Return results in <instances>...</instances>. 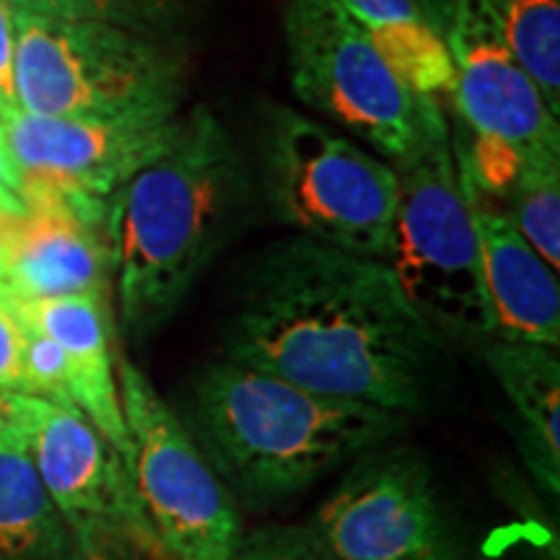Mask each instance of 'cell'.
Returning <instances> with one entry per match:
<instances>
[{
	"label": "cell",
	"mask_w": 560,
	"mask_h": 560,
	"mask_svg": "<svg viewBox=\"0 0 560 560\" xmlns=\"http://www.w3.org/2000/svg\"><path fill=\"white\" fill-rule=\"evenodd\" d=\"M444 350L387 262L306 236L249 265L226 327L229 361L402 416L425 408Z\"/></svg>",
	"instance_id": "1"
},
{
	"label": "cell",
	"mask_w": 560,
	"mask_h": 560,
	"mask_svg": "<svg viewBox=\"0 0 560 560\" xmlns=\"http://www.w3.org/2000/svg\"><path fill=\"white\" fill-rule=\"evenodd\" d=\"M234 140L208 107L177 117L166 143L107 200L117 310L132 338L156 332L234 229L244 202Z\"/></svg>",
	"instance_id": "2"
},
{
	"label": "cell",
	"mask_w": 560,
	"mask_h": 560,
	"mask_svg": "<svg viewBox=\"0 0 560 560\" xmlns=\"http://www.w3.org/2000/svg\"><path fill=\"white\" fill-rule=\"evenodd\" d=\"M402 425V412L317 395L229 359L202 369L192 395L200 452L252 503L314 486Z\"/></svg>",
	"instance_id": "3"
},
{
	"label": "cell",
	"mask_w": 560,
	"mask_h": 560,
	"mask_svg": "<svg viewBox=\"0 0 560 560\" xmlns=\"http://www.w3.org/2000/svg\"><path fill=\"white\" fill-rule=\"evenodd\" d=\"M392 166L397 210L384 262L412 310L441 338L490 340L478 229L441 104L425 102L416 140Z\"/></svg>",
	"instance_id": "4"
},
{
	"label": "cell",
	"mask_w": 560,
	"mask_h": 560,
	"mask_svg": "<svg viewBox=\"0 0 560 560\" xmlns=\"http://www.w3.org/2000/svg\"><path fill=\"white\" fill-rule=\"evenodd\" d=\"M19 109L83 120H172L185 70L166 39L94 19L13 9Z\"/></svg>",
	"instance_id": "5"
},
{
	"label": "cell",
	"mask_w": 560,
	"mask_h": 560,
	"mask_svg": "<svg viewBox=\"0 0 560 560\" xmlns=\"http://www.w3.org/2000/svg\"><path fill=\"white\" fill-rule=\"evenodd\" d=\"M452 58V140L459 177L470 190L503 202L529 156L560 153L558 117L509 47L490 0H452L444 21Z\"/></svg>",
	"instance_id": "6"
},
{
	"label": "cell",
	"mask_w": 560,
	"mask_h": 560,
	"mask_svg": "<svg viewBox=\"0 0 560 560\" xmlns=\"http://www.w3.org/2000/svg\"><path fill=\"white\" fill-rule=\"evenodd\" d=\"M265 172L278 215L306 240L387 260L397 210V172L296 109L270 112Z\"/></svg>",
	"instance_id": "7"
},
{
	"label": "cell",
	"mask_w": 560,
	"mask_h": 560,
	"mask_svg": "<svg viewBox=\"0 0 560 560\" xmlns=\"http://www.w3.org/2000/svg\"><path fill=\"white\" fill-rule=\"evenodd\" d=\"M283 37L296 100L397 161L418 136L423 96L392 73L340 0H285Z\"/></svg>",
	"instance_id": "8"
},
{
	"label": "cell",
	"mask_w": 560,
	"mask_h": 560,
	"mask_svg": "<svg viewBox=\"0 0 560 560\" xmlns=\"http://www.w3.org/2000/svg\"><path fill=\"white\" fill-rule=\"evenodd\" d=\"M130 478L166 560H231L242 540L234 495L192 433L130 361L117 366Z\"/></svg>",
	"instance_id": "9"
},
{
	"label": "cell",
	"mask_w": 560,
	"mask_h": 560,
	"mask_svg": "<svg viewBox=\"0 0 560 560\" xmlns=\"http://www.w3.org/2000/svg\"><path fill=\"white\" fill-rule=\"evenodd\" d=\"M26 457L73 537L81 560H166L130 470L79 408L19 395Z\"/></svg>",
	"instance_id": "10"
},
{
	"label": "cell",
	"mask_w": 560,
	"mask_h": 560,
	"mask_svg": "<svg viewBox=\"0 0 560 560\" xmlns=\"http://www.w3.org/2000/svg\"><path fill=\"white\" fill-rule=\"evenodd\" d=\"M340 560H462L416 452H369L314 516Z\"/></svg>",
	"instance_id": "11"
},
{
	"label": "cell",
	"mask_w": 560,
	"mask_h": 560,
	"mask_svg": "<svg viewBox=\"0 0 560 560\" xmlns=\"http://www.w3.org/2000/svg\"><path fill=\"white\" fill-rule=\"evenodd\" d=\"M179 117V115H177ZM172 120H83L24 109L0 115L21 177L19 198L58 195L107 206L112 192L166 143Z\"/></svg>",
	"instance_id": "12"
},
{
	"label": "cell",
	"mask_w": 560,
	"mask_h": 560,
	"mask_svg": "<svg viewBox=\"0 0 560 560\" xmlns=\"http://www.w3.org/2000/svg\"><path fill=\"white\" fill-rule=\"evenodd\" d=\"M21 202V213H0V299L107 296V206L58 195H30Z\"/></svg>",
	"instance_id": "13"
},
{
	"label": "cell",
	"mask_w": 560,
	"mask_h": 560,
	"mask_svg": "<svg viewBox=\"0 0 560 560\" xmlns=\"http://www.w3.org/2000/svg\"><path fill=\"white\" fill-rule=\"evenodd\" d=\"M478 229L482 289L495 340L558 348V272L537 255L499 202L462 182Z\"/></svg>",
	"instance_id": "14"
},
{
	"label": "cell",
	"mask_w": 560,
	"mask_h": 560,
	"mask_svg": "<svg viewBox=\"0 0 560 560\" xmlns=\"http://www.w3.org/2000/svg\"><path fill=\"white\" fill-rule=\"evenodd\" d=\"M3 301L21 327L58 342L70 361V400L115 446L130 470V436L125 425L107 296H60Z\"/></svg>",
	"instance_id": "15"
},
{
	"label": "cell",
	"mask_w": 560,
	"mask_h": 560,
	"mask_svg": "<svg viewBox=\"0 0 560 560\" xmlns=\"http://www.w3.org/2000/svg\"><path fill=\"white\" fill-rule=\"evenodd\" d=\"M488 369L522 423L524 459L550 495L560 493V361L558 348L490 338Z\"/></svg>",
	"instance_id": "16"
},
{
	"label": "cell",
	"mask_w": 560,
	"mask_h": 560,
	"mask_svg": "<svg viewBox=\"0 0 560 560\" xmlns=\"http://www.w3.org/2000/svg\"><path fill=\"white\" fill-rule=\"evenodd\" d=\"M380 50L392 73L416 96L444 107L452 102L454 70L446 42L418 0H340Z\"/></svg>",
	"instance_id": "17"
},
{
	"label": "cell",
	"mask_w": 560,
	"mask_h": 560,
	"mask_svg": "<svg viewBox=\"0 0 560 560\" xmlns=\"http://www.w3.org/2000/svg\"><path fill=\"white\" fill-rule=\"evenodd\" d=\"M0 560H81L26 454L0 452Z\"/></svg>",
	"instance_id": "18"
},
{
	"label": "cell",
	"mask_w": 560,
	"mask_h": 560,
	"mask_svg": "<svg viewBox=\"0 0 560 560\" xmlns=\"http://www.w3.org/2000/svg\"><path fill=\"white\" fill-rule=\"evenodd\" d=\"M509 47L540 89L545 104L560 109V0H490Z\"/></svg>",
	"instance_id": "19"
},
{
	"label": "cell",
	"mask_w": 560,
	"mask_h": 560,
	"mask_svg": "<svg viewBox=\"0 0 560 560\" xmlns=\"http://www.w3.org/2000/svg\"><path fill=\"white\" fill-rule=\"evenodd\" d=\"M506 215L537 255L560 268V153L529 156L509 187Z\"/></svg>",
	"instance_id": "20"
},
{
	"label": "cell",
	"mask_w": 560,
	"mask_h": 560,
	"mask_svg": "<svg viewBox=\"0 0 560 560\" xmlns=\"http://www.w3.org/2000/svg\"><path fill=\"white\" fill-rule=\"evenodd\" d=\"M19 11L60 19H94L145 37L172 39L187 0H5Z\"/></svg>",
	"instance_id": "21"
},
{
	"label": "cell",
	"mask_w": 560,
	"mask_h": 560,
	"mask_svg": "<svg viewBox=\"0 0 560 560\" xmlns=\"http://www.w3.org/2000/svg\"><path fill=\"white\" fill-rule=\"evenodd\" d=\"M24 380L26 395L42 397L66 408L70 400V361L58 342L24 327Z\"/></svg>",
	"instance_id": "22"
},
{
	"label": "cell",
	"mask_w": 560,
	"mask_h": 560,
	"mask_svg": "<svg viewBox=\"0 0 560 560\" xmlns=\"http://www.w3.org/2000/svg\"><path fill=\"white\" fill-rule=\"evenodd\" d=\"M231 560H340L312 527H272L242 537Z\"/></svg>",
	"instance_id": "23"
},
{
	"label": "cell",
	"mask_w": 560,
	"mask_h": 560,
	"mask_svg": "<svg viewBox=\"0 0 560 560\" xmlns=\"http://www.w3.org/2000/svg\"><path fill=\"white\" fill-rule=\"evenodd\" d=\"M0 389L26 395L24 327L3 301H0Z\"/></svg>",
	"instance_id": "24"
},
{
	"label": "cell",
	"mask_w": 560,
	"mask_h": 560,
	"mask_svg": "<svg viewBox=\"0 0 560 560\" xmlns=\"http://www.w3.org/2000/svg\"><path fill=\"white\" fill-rule=\"evenodd\" d=\"M13 66H16V19H13V5L0 0V115L19 107Z\"/></svg>",
	"instance_id": "25"
},
{
	"label": "cell",
	"mask_w": 560,
	"mask_h": 560,
	"mask_svg": "<svg viewBox=\"0 0 560 560\" xmlns=\"http://www.w3.org/2000/svg\"><path fill=\"white\" fill-rule=\"evenodd\" d=\"M0 452L26 454V431L16 392L0 389Z\"/></svg>",
	"instance_id": "26"
},
{
	"label": "cell",
	"mask_w": 560,
	"mask_h": 560,
	"mask_svg": "<svg viewBox=\"0 0 560 560\" xmlns=\"http://www.w3.org/2000/svg\"><path fill=\"white\" fill-rule=\"evenodd\" d=\"M0 192L13 195V198H19V192H21V177H19L16 164H13V156H11V149H9V138H5L3 122H0Z\"/></svg>",
	"instance_id": "27"
},
{
	"label": "cell",
	"mask_w": 560,
	"mask_h": 560,
	"mask_svg": "<svg viewBox=\"0 0 560 560\" xmlns=\"http://www.w3.org/2000/svg\"><path fill=\"white\" fill-rule=\"evenodd\" d=\"M418 5L423 9L425 19H429L439 32H444V21L446 13H450L452 0H418ZM441 37H444V34H441Z\"/></svg>",
	"instance_id": "28"
},
{
	"label": "cell",
	"mask_w": 560,
	"mask_h": 560,
	"mask_svg": "<svg viewBox=\"0 0 560 560\" xmlns=\"http://www.w3.org/2000/svg\"><path fill=\"white\" fill-rule=\"evenodd\" d=\"M21 210H24V202L13 195L0 192V213H21Z\"/></svg>",
	"instance_id": "29"
}]
</instances>
